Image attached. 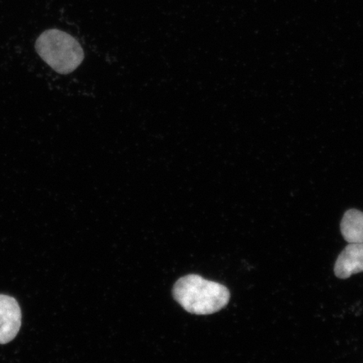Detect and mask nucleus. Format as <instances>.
Instances as JSON below:
<instances>
[{"mask_svg":"<svg viewBox=\"0 0 363 363\" xmlns=\"http://www.w3.org/2000/svg\"><path fill=\"white\" fill-rule=\"evenodd\" d=\"M335 274L340 279L363 272V244L349 243L335 264Z\"/></svg>","mask_w":363,"mask_h":363,"instance_id":"nucleus-4","label":"nucleus"},{"mask_svg":"<svg viewBox=\"0 0 363 363\" xmlns=\"http://www.w3.org/2000/svg\"><path fill=\"white\" fill-rule=\"evenodd\" d=\"M21 328V311L16 299L0 294V344L11 342Z\"/></svg>","mask_w":363,"mask_h":363,"instance_id":"nucleus-3","label":"nucleus"},{"mask_svg":"<svg viewBox=\"0 0 363 363\" xmlns=\"http://www.w3.org/2000/svg\"><path fill=\"white\" fill-rule=\"evenodd\" d=\"M340 230L347 242L363 244V213L357 210L345 213Z\"/></svg>","mask_w":363,"mask_h":363,"instance_id":"nucleus-5","label":"nucleus"},{"mask_svg":"<svg viewBox=\"0 0 363 363\" xmlns=\"http://www.w3.org/2000/svg\"><path fill=\"white\" fill-rule=\"evenodd\" d=\"M36 52L58 74H67L84 61V52L78 40L65 31H44L35 45Z\"/></svg>","mask_w":363,"mask_h":363,"instance_id":"nucleus-2","label":"nucleus"},{"mask_svg":"<svg viewBox=\"0 0 363 363\" xmlns=\"http://www.w3.org/2000/svg\"><path fill=\"white\" fill-rule=\"evenodd\" d=\"M172 293L186 311L198 315L215 314L228 305L230 298L225 286L195 274L177 281Z\"/></svg>","mask_w":363,"mask_h":363,"instance_id":"nucleus-1","label":"nucleus"}]
</instances>
